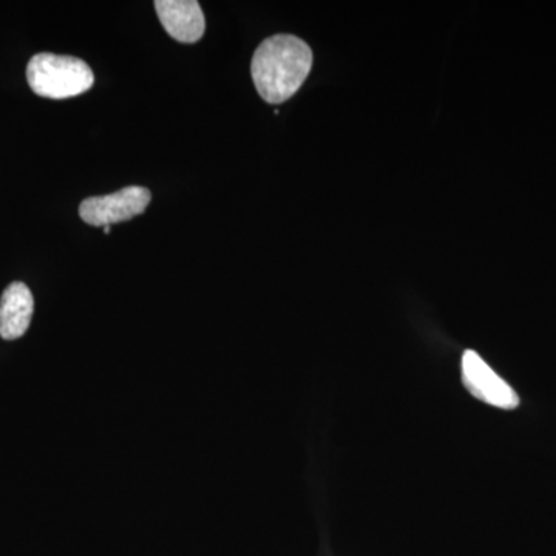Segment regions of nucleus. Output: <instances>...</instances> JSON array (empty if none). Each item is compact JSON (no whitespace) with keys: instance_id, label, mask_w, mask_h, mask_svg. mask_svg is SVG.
Returning <instances> with one entry per match:
<instances>
[{"instance_id":"5","label":"nucleus","mask_w":556,"mask_h":556,"mask_svg":"<svg viewBox=\"0 0 556 556\" xmlns=\"http://www.w3.org/2000/svg\"><path fill=\"white\" fill-rule=\"evenodd\" d=\"M156 14L167 35L181 43H195L203 38L206 20L195 0H156Z\"/></svg>"},{"instance_id":"4","label":"nucleus","mask_w":556,"mask_h":556,"mask_svg":"<svg viewBox=\"0 0 556 556\" xmlns=\"http://www.w3.org/2000/svg\"><path fill=\"white\" fill-rule=\"evenodd\" d=\"M463 382L468 393L492 407L514 409L519 405L517 391L500 378L477 351L467 350L464 353Z\"/></svg>"},{"instance_id":"3","label":"nucleus","mask_w":556,"mask_h":556,"mask_svg":"<svg viewBox=\"0 0 556 556\" xmlns=\"http://www.w3.org/2000/svg\"><path fill=\"white\" fill-rule=\"evenodd\" d=\"M150 200L152 195L149 189L130 186L112 195L84 200L79 206V215L87 225L105 228L138 217L148 208Z\"/></svg>"},{"instance_id":"2","label":"nucleus","mask_w":556,"mask_h":556,"mask_svg":"<svg viewBox=\"0 0 556 556\" xmlns=\"http://www.w3.org/2000/svg\"><path fill=\"white\" fill-rule=\"evenodd\" d=\"M27 80L38 97L67 100L89 91L94 75L79 58L39 53L28 62Z\"/></svg>"},{"instance_id":"7","label":"nucleus","mask_w":556,"mask_h":556,"mask_svg":"<svg viewBox=\"0 0 556 556\" xmlns=\"http://www.w3.org/2000/svg\"><path fill=\"white\" fill-rule=\"evenodd\" d=\"M110 230H112V229H110V226H105L104 233H110Z\"/></svg>"},{"instance_id":"1","label":"nucleus","mask_w":556,"mask_h":556,"mask_svg":"<svg viewBox=\"0 0 556 556\" xmlns=\"http://www.w3.org/2000/svg\"><path fill=\"white\" fill-rule=\"evenodd\" d=\"M313 67V51L305 40L276 35L263 40L252 58L251 75L260 97L281 104L298 93Z\"/></svg>"},{"instance_id":"6","label":"nucleus","mask_w":556,"mask_h":556,"mask_svg":"<svg viewBox=\"0 0 556 556\" xmlns=\"http://www.w3.org/2000/svg\"><path fill=\"white\" fill-rule=\"evenodd\" d=\"M35 313V299L30 288L14 281L0 299V338L16 340L27 332Z\"/></svg>"}]
</instances>
